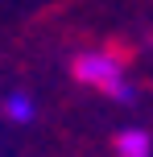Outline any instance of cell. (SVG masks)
<instances>
[{
	"label": "cell",
	"instance_id": "obj_1",
	"mask_svg": "<svg viewBox=\"0 0 153 157\" xmlns=\"http://www.w3.org/2000/svg\"><path fill=\"white\" fill-rule=\"evenodd\" d=\"M75 78L87 83V87H95V91H104V95H112V99H124V103L132 99V87H128V78H124L120 62H116L112 54H99V50L83 54L79 62H75Z\"/></svg>",
	"mask_w": 153,
	"mask_h": 157
},
{
	"label": "cell",
	"instance_id": "obj_2",
	"mask_svg": "<svg viewBox=\"0 0 153 157\" xmlns=\"http://www.w3.org/2000/svg\"><path fill=\"white\" fill-rule=\"evenodd\" d=\"M116 153L120 157H153V141L145 128H124L116 136Z\"/></svg>",
	"mask_w": 153,
	"mask_h": 157
},
{
	"label": "cell",
	"instance_id": "obj_3",
	"mask_svg": "<svg viewBox=\"0 0 153 157\" xmlns=\"http://www.w3.org/2000/svg\"><path fill=\"white\" fill-rule=\"evenodd\" d=\"M4 112H8V120H17V124H29V120H33V99L17 91V95L4 99Z\"/></svg>",
	"mask_w": 153,
	"mask_h": 157
}]
</instances>
